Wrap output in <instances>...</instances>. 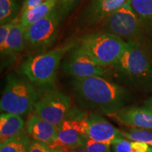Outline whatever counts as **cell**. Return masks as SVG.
Listing matches in <instances>:
<instances>
[{
  "instance_id": "6da1fadb",
  "label": "cell",
  "mask_w": 152,
  "mask_h": 152,
  "mask_svg": "<svg viewBox=\"0 0 152 152\" xmlns=\"http://www.w3.org/2000/svg\"><path fill=\"white\" fill-rule=\"evenodd\" d=\"M71 84L80 105L108 116L123 108L128 99V90L108 77L93 76L72 79Z\"/></svg>"
},
{
  "instance_id": "7a4b0ae2",
  "label": "cell",
  "mask_w": 152,
  "mask_h": 152,
  "mask_svg": "<svg viewBox=\"0 0 152 152\" xmlns=\"http://www.w3.org/2000/svg\"><path fill=\"white\" fill-rule=\"evenodd\" d=\"M128 48L111 73L117 80L141 90L152 89V64L144 47L138 41L128 42Z\"/></svg>"
},
{
  "instance_id": "3957f363",
  "label": "cell",
  "mask_w": 152,
  "mask_h": 152,
  "mask_svg": "<svg viewBox=\"0 0 152 152\" xmlns=\"http://www.w3.org/2000/svg\"><path fill=\"white\" fill-rule=\"evenodd\" d=\"M73 47V43H69L46 52L30 56L20 66V72L42 92L53 90L61 62Z\"/></svg>"
},
{
  "instance_id": "277c9868",
  "label": "cell",
  "mask_w": 152,
  "mask_h": 152,
  "mask_svg": "<svg viewBox=\"0 0 152 152\" xmlns=\"http://www.w3.org/2000/svg\"><path fill=\"white\" fill-rule=\"evenodd\" d=\"M42 92L25 76L10 73L7 75L1 94V111L18 115H28L35 110Z\"/></svg>"
},
{
  "instance_id": "5b68a950",
  "label": "cell",
  "mask_w": 152,
  "mask_h": 152,
  "mask_svg": "<svg viewBox=\"0 0 152 152\" xmlns=\"http://www.w3.org/2000/svg\"><path fill=\"white\" fill-rule=\"evenodd\" d=\"M77 45L99 64L111 68L122 57L128 44L118 36L102 32L83 36Z\"/></svg>"
},
{
  "instance_id": "8992f818",
  "label": "cell",
  "mask_w": 152,
  "mask_h": 152,
  "mask_svg": "<svg viewBox=\"0 0 152 152\" xmlns=\"http://www.w3.org/2000/svg\"><path fill=\"white\" fill-rule=\"evenodd\" d=\"M62 18L58 8L26 28V47L34 52H45L56 39Z\"/></svg>"
},
{
  "instance_id": "52a82bcc",
  "label": "cell",
  "mask_w": 152,
  "mask_h": 152,
  "mask_svg": "<svg viewBox=\"0 0 152 152\" xmlns=\"http://www.w3.org/2000/svg\"><path fill=\"white\" fill-rule=\"evenodd\" d=\"M64 73L75 78H86L93 76L107 77L111 73V68L96 62L85 51L77 45L72 48L61 64Z\"/></svg>"
},
{
  "instance_id": "ba28073f",
  "label": "cell",
  "mask_w": 152,
  "mask_h": 152,
  "mask_svg": "<svg viewBox=\"0 0 152 152\" xmlns=\"http://www.w3.org/2000/svg\"><path fill=\"white\" fill-rule=\"evenodd\" d=\"M142 29L143 28L128 1L106 19L102 32L126 39L127 42L138 41Z\"/></svg>"
},
{
  "instance_id": "9c48e42d",
  "label": "cell",
  "mask_w": 152,
  "mask_h": 152,
  "mask_svg": "<svg viewBox=\"0 0 152 152\" xmlns=\"http://www.w3.org/2000/svg\"><path fill=\"white\" fill-rule=\"evenodd\" d=\"M43 92L35 105V113L58 128L71 110V99L56 89Z\"/></svg>"
},
{
  "instance_id": "30bf717a",
  "label": "cell",
  "mask_w": 152,
  "mask_h": 152,
  "mask_svg": "<svg viewBox=\"0 0 152 152\" xmlns=\"http://www.w3.org/2000/svg\"><path fill=\"white\" fill-rule=\"evenodd\" d=\"M87 124L86 137L94 141L111 146L121 139L125 138L122 131L96 113L87 114Z\"/></svg>"
},
{
  "instance_id": "8fae6325",
  "label": "cell",
  "mask_w": 152,
  "mask_h": 152,
  "mask_svg": "<svg viewBox=\"0 0 152 152\" xmlns=\"http://www.w3.org/2000/svg\"><path fill=\"white\" fill-rule=\"evenodd\" d=\"M128 0H91L82 13L79 23L89 27L104 22L106 19Z\"/></svg>"
},
{
  "instance_id": "7c38bea8",
  "label": "cell",
  "mask_w": 152,
  "mask_h": 152,
  "mask_svg": "<svg viewBox=\"0 0 152 152\" xmlns=\"http://www.w3.org/2000/svg\"><path fill=\"white\" fill-rule=\"evenodd\" d=\"M26 28L20 22L15 25L9 33L4 45L0 47L1 67L14 61L26 47Z\"/></svg>"
},
{
  "instance_id": "4fadbf2b",
  "label": "cell",
  "mask_w": 152,
  "mask_h": 152,
  "mask_svg": "<svg viewBox=\"0 0 152 152\" xmlns=\"http://www.w3.org/2000/svg\"><path fill=\"white\" fill-rule=\"evenodd\" d=\"M109 116L125 126L152 130V115L142 107H123Z\"/></svg>"
},
{
  "instance_id": "5bb4252c",
  "label": "cell",
  "mask_w": 152,
  "mask_h": 152,
  "mask_svg": "<svg viewBox=\"0 0 152 152\" xmlns=\"http://www.w3.org/2000/svg\"><path fill=\"white\" fill-rule=\"evenodd\" d=\"M26 131L34 140L43 142L49 147L56 141L58 134V129L56 126L38 116L36 113L30 115L28 119Z\"/></svg>"
},
{
  "instance_id": "9a60e30c",
  "label": "cell",
  "mask_w": 152,
  "mask_h": 152,
  "mask_svg": "<svg viewBox=\"0 0 152 152\" xmlns=\"http://www.w3.org/2000/svg\"><path fill=\"white\" fill-rule=\"evenodd\" d=\"M57 129L58 134L56 141L49 147L52 150L66 152L69 149L83 147L85 137L75 130L69 120L66 117Z\"/></svg>"
},
{
  "instance_id": "2e32d148",
  "label": "cell",
  "mask_w": 152,
  "mask_h": 152,
  "mask_svg": "<svg viewBox=\"0 0 152 152\" xmlns=\"http://www.w3.org/2000/svg\"><path fill=\"white\" fill-rule=\"evenodd\" d=\"M25 122L20 115L3 113L0 115V142L4 143L20 133Z\"/></svg>"
},
{
  "instance_id": "e0dca14e",
  "label": "cell",
  "mask_w": 152,
  "mask_h": 152,
  "mask_svg": "<svg viewBox=\"0 0 152 152\" xmlns=\"http://www.w3.org/2000/svg\"><path fill=\"white\" fill-rule=\"evenodd\" d=\"M58 0H46L37 8L20 15V23L27 28L34 23L45 18L57 8Z\"/></svg>"
},
{
  "instance_id": "ac0fdd59",
  "label": "cell",
  "mask_w": 152,
  "mask_h": 152,
  "mask_svg": "<svg viewBox=\"0 0 152 152\" xmlns=\"http://www.w3.org/2000/svg\"><path fill=\"white\" fill-rule=\"evenodd\" d=\"M143 29L152 28V0H128Z\"/></svg>"
},
{
  "instance_id": "d6986e66",
  "label": "cell",
  "mask_w": 152,
  "mask_h": 152,
  "mask_svg": "<svg viewBox=\"0 0 152 152\" xmlns=\"http://www.w3.org/2000/svg\"><path fill=\"white\" fill-rule=\"evenodd\" d=\"M32 141L23 129L21 132L1 144L0 152H29Z\"/></svg>"
},
{
  "instance_id": "ffe728a7",
  "label": "cell",
  "mask_w": 152,
  "mask_h": 152,
  "mask_svg": "<svg viewBox=\"0 0 152 152\" xmlns=\"http://www.w3.org/2000/svg\"><path fill=\"white\" fill-rule=\"evenodd\" d=\"M21 7L18 0H0V24L12 21L20 16Z\"/></svg>"
},
{
  "instance_id": "44dd1931",
  "label": "cell",
  "mask_w": 152,
  "mask_h": 152,
  "mask_svg": "<svg viewBox=\"0 0 152 152\" xmlns=\"http://www.w3.org/2000/svg\"><path fill=\"white\" fill-rule=\"evenodd\" d=\"M112 146L114 152H152V147L140 142L128 141L123 138Z\"/></svg>"
},
{
  "instance_id": "7402d4cb",
  "label": "cell",
  "mask_w": 152,
  "mask_h": 152,
  "mask_svg": "<svg viewBox=\"0 0 152 152\" xmlns=\"http://www.w3.org/2000/svg\"><path fill=\"white\" fill-rule=\"evenodd\" d=\"M125 138L134 142H140L152 147V132L142 129H130L128 131H122Z\"/></svg>"
},
{
  "instance_id": "603a6c76",
  "label": "cell",
  "mask_w": 152,
  "mask_h": 152,
  "mask_svg": "<svg viewBox=\"0 0 152 152\" xmlns=\"http://www.w3.org/2000/svg\"><path fill=\"white\" fill-rule=\"evenodd\" d=\"M83 0H58V8L62 20L68 15L82 2Z\"/></svg>"
},
{
  "instance_id": "cb8c5ba5",
  "label": "cell",
  "mask_w": 152,
  "mask_h": 152,
  "mask_svg": "<svg viewBox=\"0 0 152 152\" xmlns=\"http://www.w3.org/2000/svg\"><path fill=\"white\" fill-rule=\"evenodd\" d=\"M83 147L88 152H111L110 145L91 140L85 137Z\"/></svg>"
},
{
  "instance_id": "d4e9b609",
  "label": "cell",
  "mask_w": 152,
  "mask_h": 152,
  "mask_svg": "<svg viewBox=\"0 0 152 152\" xmlns=\"http://www.w3.org/2000/svg\"><path fill=\"white\" fill-rule=\"evenodd\" d=\"M19 22H20V16L17 17L12 21L1 25V26H0V47H1L4 45L12 28Z\"/></svg>"
},
{
  "instance_id": "484cf974",
  "label": "cell",
  "mask_w": 152,
  "mask_h": 152,
  "mask_svg": "<svg viewBox=\"0 0 152 152\" xmlns=\"http://www.w3.org/2000/svg\"><path fill=\"white\" fill-rule=\"evenodd\" d=\"M29 152H54L48 145L43 142L33 140L30 144Z\"/></svg>"
},
{
  "instance_id": "4316f807",
  "label": "cell",
  "mask_w": 152,
  "mask_h": 152,
  "mask_svg": "<svg viewBox=\"0 0 152 152\" xmlns=\"http://www.w3.org/2000/svg\"><path fill=\"white\" fill-rule=\"evenodd\" d=\"M43 3L42 0H25L21 7L20 14L33 10Z\"/></svg>"
},
{
  "instance_id": "83f0119b",
  "label": "cell",
  "mask_w": 152,
  "mask_h": 152,
  "mask_svg": "<svg viewBox=\"0 0 152 152\" xmlns=\"http://www.w3.org/2000/svg\"><path fill=\"white\" fill-rule=\"evenodd\" d=\"M142 107L144 108L146 111L149 112V113L152 115V96H150L149 98H148L144 102Z\"/></svg>"
},
{
  "instance_id": "f1b7e54d",
  "label": "cell",
  "mask_w": 152,
  "mask_h": 152,
  "mask_svg": "<svg viewBox=\"0 0 152 152\" xmlns=\"http://www.w3.org/2000/svg\"><path fill=\"white\" fill-rule=\"evenodd\" d=\"M66 152H88L83 147H79L68 150Z\"/></svg>"
},
{
  "instance_id": "f546056e",
  "label": "cell",
  "mask_w": 152,
  "mask_h": 152,
  "mask_svg": "<svg viewBox=\"0 0 152 152\" xmlns=\"http://www.w3.org/2000/svg\"><path fill=\"white\" fill-rule=\"evenodd\" d=\"M56 152H64V151H60V150H54Z\"/></svg>"
},
{
  "instance_id": "4dcf8cb0",
  "label": "cell",
  "mask_w": 152,
  "mask_h": 152,
  "mask_svg": "<svg viewBox=\"0 0 152 152\" xmlns=\"http://www.w3.org/2000/svg\"><path fill=\"white\" fill-rule=\"evenodd\" d=\"M42 1H46V0H42Z\"/></svg>"
},
{
  "instance_id": "1f68e13d",
  "label": "cell",
  "mask_w": 152,
  "mask_h": 152,
  "mask_svg": "<svg viewBox=\"0 0 152 152\" xmlns=\"http://www.w3.org/2000/svg\"><path fill=\"white\" fill-rule=\"evenodd\" d=\"M54 152H56V151H54Z\"/></svg>"
}]
</instances>
